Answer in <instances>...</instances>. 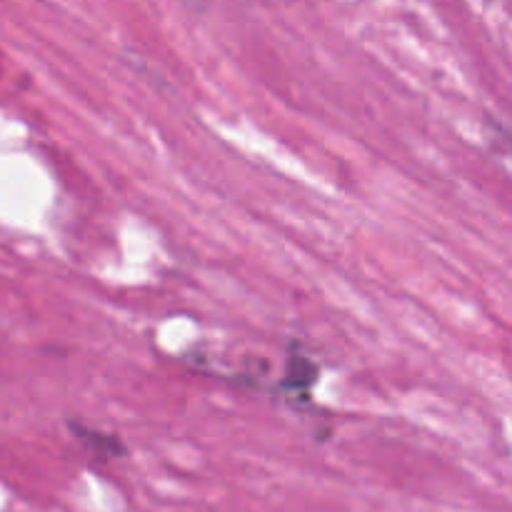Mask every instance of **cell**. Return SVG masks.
Listing matches in <instances>:
<instances>
[{
  "instance_id": "1",
  "label": "cell",
  "mask_w": 512,
  "mask_h": 512,
  "mask_svg": "<svg viewBox=\"0 0 512 512\" xmlns=\"http://www.w3.org/2000/svg\"><path fill=\"white\" fill-rule=\"evenodd\" d=\"M68 430L75 435L80 445L88 450L93 458L98 460H118L128 455V448L123 445V440L113 433H103L98 428H90V425L80 423V420H68Z\"/></svg>"
},
{
  "instance_id": "2",
  "label": "cell",
  "mask_w": 512,
  "mask_h": 512,
  "mask_svg": "<svg viewBox=\"0 0 512 512\" xmlns=\"http://www.w3.org/2000/svg\"><path fill=\"white\" fill-rule=\"evenodd\" d=\"M315 380H318V365L313 360L303 358V355L290 353L278 390H283V393H288L290 400L300 403V400H308V393L315 385Z\"/></svg>"
}]
</instances>
